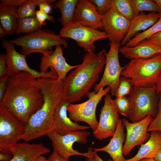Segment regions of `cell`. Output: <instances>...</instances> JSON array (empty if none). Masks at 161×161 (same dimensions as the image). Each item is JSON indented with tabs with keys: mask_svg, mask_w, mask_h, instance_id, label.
Returning <instances> with one entry per match:
<instances>
[{
	"mask_svg": "<svg viewBox=\"0 0 161 161\" xmlns=\"http://www.w3.org/2000/svg\"><path fill=\"white\" fill-rule=\"evenodd\" d=\"M135 15L143 11H151L160 13L158 6L151 0H130Z\"/></svg>",
	"mask_w": 161,
	"mask_h": 161,
	"instance_id": "obj_29",
	"label": "cell"
},
{
	"mask_svg": "<svg viewBox=\"0 0 161 161\" xmlns=\"http://www.w3.org/2000/svg\"><path fill=\"white\" fill-rule=\"evenodd\" d=\"M111 95L106 94L102 108L98 126L93 131L94 137L100 141L112 137L120 118Z\"/></svg>",
	"mask_w": 161,
	"mask_h": 161,
	"instance_id": "obj_13",
	"label": "cell"
},
{
	"mask_svg": "<svg viewBox=\"0 0 161 161\" xmlns=\"http://www.w3.org/2000/svg\"><path fill=\"white\" fill-rule=\"evenodd\" d=\"M161 72V55L147 59H131L121 75L130 78L133 86L144 88L156 85Z\"/></svg>",
	"mask_w": 161,
	"mask_h": 161,
	"instance_id": "obj_4",
	"label": "cell"
},
{
	"mask_svg": "<svg viewBox=\"0 0 161 161\" xmlns=\"http://www.w3.org/2000/svg\"><path fill=\"white\" fill-rule=\"evenodd\" d=\"M110 91L109 86L105 89L101 88L97 93L89 92L86 95L88 99L86 101L76 104L69 103L67 110L69 118L76 123H86L94 131L98 124L96 116L97 105L102 97Z\"/></svg>",
	"mask_w": 161,
	"mask_h": 161,
	"instance_id": "obj_7",
	"label": "cell"
},
{
	"mask_svg": "<svg viewBox=\"0 0 161 161\" xmlns=\"http://www.w3.org/2000/svg\"><path fill=\"white\" fill-rule=\"evenodd\" d=\"M10 40L15 45L21 47V53L26 55L35 52L43 55L49 54L53 52L49 50L52 47L61 45L65 48L68 46L66 41L59 35L41 29Z\"/></svg>",
	"mask_w": 161,
	"mask_h": 161,
	"instance_id": "obj_5",
	"label": "cell"
},
{
	"mask_svg": "<svg viewBox=\"0 0 161 161\" xmlns=\"http://www.w3.org/2000/svg\"><path fill=\"white\" fill-rule=\"evenodd\" d=\"M156 92L158 95L161 92V72L155 85Z\"/></svg>",
	"mask_w": 161,
	"mask_h": 161,
	"instance_id": "obj_43",
	"label": "cell"
},
{
	"mask_svg": "<svg viewBox=\"0 0 161 161\" xmlns=\"http://www.w3.org/2000/svg\"><path fill=\"white\" fill-rule=\"evenodd\" d=\"M73 20L84 26L103 30L102 16L90 0H78Z\"/></svg>",
	"mask_w": 161,
	"mask_h": 161,
	"instance_id": "obj_16",
	"label": "cell"
},
{
	"mask_svg": "<svg viewBox=\"0 0 161 161\" xmlns=\"http://www.w3.org/2000/svg\"><path fill=\"white\" fill-rule=\"evenodd\" d=\"M12 154L0 152V161H10L12 158Z\"/></svg>",
	"mask_w": 161,
	"mask_h": 161,
	"instance_id": "obj_42",
	"label": "cell"
},
{
	"mask_svg": "<svg viewBox=\"0 0 161 161\" xmlns=\"http://www.w3.org/2000/svg\"><path fill=\"white\" fill-rule=\"evenodd\" d=\"M102 16L103 30L110 43L120 44L129 30L130 21L120 14L112 4L111 9Z\"/></svg>",
	"mask_w": 161,
	"mask_h": 161,
	"instance_id": "obj_15",
	"label": "cell"
},
{
	"mask_svg": "<svg viewBox=\"0 0 161 161\" xmlns=\"http://www.w3.org/2000/svg\"><path fill=\"white\" fill-rule=\"evenodd\" d=\"M119 52L130 59H147L161 54V47L142 41L134 47H120Z\"/></svg>",
	"mask_w": 161,
	"mask_h": 161,
	"instance_id": "obj_23",
	"label": "cell"
},
{
	"mask_svg": "<svg viewBox=\"0 0 161 161\" xmlns=\"http://www.w3.org/2000/svg\"><path fill=\"white\" fill-rule=\"evenodd\" d=\"M23 0H1L0 3V25L7 35L16 33L17 29V10Z\"/></svg>",
	"mask_w": 161,
	"mask_h": 161,
	"instance_id": "obj_19",
	"label": "cell"
},
{
	"mask_svg": "<svg viewBox=\"0 0 161 161\" xmlns=\"http://www.w3.org/2000/svg\"><path fill=\"white\" fill-rule=\"evenodd\" d=\"M161 31V15L158 21L146 30L135 35L125 45L134 46L144 40L148 39L154 34Z\"/></svg>",
	"mask_w": 161,
	"mask_h": 161,
	"instance_id": "obj_28",
	"label": "cell"
},
{
	"mask_svg": "<svg viewBox=\"0 0 161 161\" xmlns=\"http://www.w3.org/2000/svg\"><path fill=\"white\" fill-rule=\"evenodd\" d=\"M144 42L161 47V31L152 35Z\"/></svg>",
	"mask_w": 161,
	"mask_h": 161,
	"instance_id": "obj_37",
	"label": "cell"
},
{
	"mask_svg": "<svg viewBox=\"0 0 161 161\" xmlns=\"http://www.w3.org/2000/svg\"><path fill=\"white\" fill-rule=\"evenodd\" d=\"M114 101L119 114L128 117L130 109L128 98L126 96L116 97Z\"/></svg>",
	"mask_w": 161,
	"mask_h": 161,
	"instance_id": "obj_32",
	"label": "cell"
},
{
	"mask_svg": "<svg viewBox=\"0 0 161 161\" xmlns=\"http://www.w3.org/2000/svg\"><path fill=\"white\" fill-rule=\"evenodd\" d=\"M2 45L6 51V60L9 76L23 72L30 74L36 78L41 77L58 78L56 72L52 68L46 72H39L31 68L26 62L27 55L18 52L15 49V44L10 40L3 39Z\"/></svg>",
	"mask_w": 161,
	"mask_h": 161,
	"instance_id": "obj_12",
	"label": "cell"
},
{
	"mask_svg": "<svg viewBox=\"0 0 161 161\" xmlns=\"http://www.w3.org/2000/svg\"><path fill=\"white\" fill-rule=\"evenodd\" d=\"M43 101L37 78L22 72L9 77L0 107L26 123L31 116L41 107Z\"/></svg>",
	"mask_w": 161,
	"mask_h": 161,
	"instance_id": "obj_1",
	"label": "cell"
},
{
	"mask_svg": "<svg viewBox=\"0 0 161 161\" xmlns=\"http://www.w3.org/2000/svg\"><path fill=\"white\" fill-rule=\"evenodd\" d=\"M125 127L120 119L115 131L109 143L101 148H94V151H104L108 154L112 161H126L123 153V143L125 140Z\"/></svg>",
	"mask_w": 161,
	"mask_h": 161,
	"instance_id": "obj_21",
	"label": "cell"
},
{
	"mask_svg": "<svg viewBox=\"0 0 161 161\" xmlns=\"http://www.w3.org/2000/svg\"><path fill=\"white\" fill-rule=\"evenodd\" d=\"M112 4L120 14L130 21L135 16L130 0H112Z\"/></svg>",
	"mask_w": 161,
	"mask_h": 161,
	"instance_id": "obj_30",
	"label": "cell"
},
{
	"mask_svg": "<svg viewBox=\"0 0 161 161\" xmlns=\"http://www.w3.org/2000/svg\"><path fill=\"white\" fill-rule=\"evenodd\" d=\"M95 5L99 13L103 16L111 9L112 0H90Z\"/></svg>",
	"mask_w": 161,
	"mask_h": 161,
	"instance_id": "obj_34",
	"label": "cell"
},
{
	"mask_svg": "<svg viewBox=\"0 0 161 161\" xmlns=\"http://www.w3.org/2000/svg\"><path fill=\"white\" fill-rule=\"evenodd\" d=\"M106 52L104 48L97 53L84 54L82 63L63 81L64 99L72 103L87 95L104 69Z\"/></svg>",
	"mask_w": 161,
	"mask_h": 161,
	"instance_id": "obj_3",
	"label": "cell"
},
{
	"mask_svg": "<svg viewBox=\"0 0 161 161\" xmlns=\"http://www.w3.org/2000/svg\"><path fill=\"white\" fill-rule=\"evenodd\" d=\"M45 0H24L17 10V18L35 17L36 7Z\"/></svg>",
	"mask_w": 161,
	"mask_h": 161,
	"instance_id": "obj_26",
	"label": "cell"
},
{
	"mask_svg": "<svg viewBox=\"0 0 161 161\" xmlns=\"http://www.w3.org/2000/svg\"><path fill=\"white\" fill-rule=\"evenodd\" d=\"M47 161H69V159H65L62 157L56 152L53 151L47 159Z\"/></svg>",
	"mask_w": 161,
	"mask_h": 161,
	"instance_id": "obj_40",
	"label": "cell"
},
{
	"mask_svg": "<svg viewBox=\"0 0 161 161\" xmlns=\"http://www.w3.org/2000/svg\"><path fill=\"white\" fill-rule=\"evenodd\" d=\"M120 45L115 42L110 43L109 50L105 52L106 61L103 73L99 83L95 86L93 91L94 93H97L101 88L109 86L111 95L115 96L120 76L125 68V66H121L119 62L118 53Z\"/></svg>",
	"mask_w": 161,
	"mask_h": 161,
	"instance_id": "obj_11",
	"label": "cell"
},
{
	"mask_svg": "<svg viewBox=\"0 0 161 161\" xmlns=\"http://www.w3.org/2000/svg\"><path fill=\"white\" fill-rule=\"evenodd\" d=\"M35 17L41 26L45 25V21H48L53 23L55 21L54 17L40 10L36 11Z\"/></svg>",
	"mask_w": 161,
	"mask_h": 161,
	"instance_id": "obj_35",
	"label": "cell"
},
{
	"mask_svg": "<svg viewBox=\"0 0 161 161\" xmlns=\"http://www.w3.org/2000/svg\"><path fill=\"white\" fill-rule=\"evenodd\" d=\"M159 7L160 10V13L161 15V0H153Z\"/></svg>",
	"mask_w": 161,
	"mask_h": 161,
	"instance_id": "obj_48",
	"label": "cell"
},
{
	"mask_svg": "<svg viewBox=\"0 0 161 161\" xmlns=\"http://www.w3.org/2000/svg\"><path fill=\"white\" fill-rule=\"evenodd\" d=\"M78 0H59L52 4L53 8L58 9L61 16L59 19L63 27L70 24L73 21Z\"/></svg>",
	"mask_w": 161,
	"mask_h": 161,
	"instance_id": "obj_25",
	"label": "cell"
},
{
	"mask_svg": "<svg viewBox=\"0 0 161 161\" xmlns=\"http://www.w3.org/2000/svg\"><path fill=\"white\" fill-rule=\"evenodd\" d=\"M37 80L44 101L41 107L26 123L21 140L27 142L46 135L52 130L55 110L63 98V80L48 77Z\"/></svg>",
	"mask_w": 161,
	"mask_h": 161,
	"instance_id": "obj_2",
	"label": "cell"
},
{
	"mask_svg": "<svg viewBox=\"0 0 161 161\" xmlns=\"http://www.w3.org/2000/svg\"><path fill=\"white\" fill-rule=\"evenodd\" d=\"M138 161H156L154 157H148L142 159Z\"/></svg>",
	"mask_w": 161,
	"mask_h": 161,
	"instance_id": "obj_47",
	"label": "cell"
},
{
	"mask_svg": "<svg viewBox=\"0 0 161 161\" xmlns=\"http://www.w3.org/2000/svg\"><path fill=\"white\" fill-rule=\"evenodd\" d=\"M160 13L151 12L147 14L140 13L135 15L130 21L129 30L120 44L125 45L138 32L149 29L159 20Z\"/></svg>",
	"mask_w": 161,
	"mask_h": 161,
	"instance_id": "obj_22",
	"label": "cell"
},
{
	"mask_svg": "<svg viewBox=\"0 0 161 161\" xmlns=\"http://www.w3.org/2000/svg\"><path fill=\"white\" fill-rule=\"evenodd\" d=\"M90 134L89 131L85 130L70 132L63 135L58 134L51 131L46 136L52 142L53 151L59 155L66 159L74 155H80L88 158L91 156L93 151L90 147L85 153H81L74 149V143L77 142L84 144L88 141Z\"/></svg>",
	"mask_w": 161,
	"mask_h": 161,
	"instance_id": "obj_8",
	"label": "cell"
},
{
	"mask_svg": "<svg viewBox=\"0 0 161 161\" xmlns=\"http://www.w3.org/2000/svg\"><path fill=\"white\" fill-rule=\"evenodd\" d=\"M86 161H104L97 154V152L93 151L91 156L86 158ZM108 161H112L110 160H109Z\"/></svg>",
	"mask_w": 161,
	"mask_h": 161,
	"instance_id": "obj_41",
	"label": "cell"
},
{
	"mask_svg": "<svg viewBox=\"0 0 161 161\" xmlns=\"http://www.w3.org/2000/svg\"><path fill=\"white\" fill-rule=\"evenodd\" d=\"M161 149V132H151L148 141L140 145L137 153L126 161H138L143 158L154 157L156 153Z\"/></svg>",
	"mask_w": 161,
	"mask_h": 161,
	"instance_id": "obj_24",
	"label": "cell"
},
{
	"mask_svg": "<svg viewBox=\"0 0 161 161\" xmlns=\"http://www.w3.org/2000/svg\"><path fill=\"white\" fill-rule=\"evenodd\" d=\"M42 27L35 17L18 18L16 34H28L41 29Z\"/></svg>",
	"mask_w": 161,
	"mask_h": 161,
	"instance_id": "obj_27",
	"label": "cell"
},
{
	"mask_svg": "<svg viewBox=\"0 0 161 161\" xmlns=\"http://www.w3.org/2000/svg\"><path fill=\"white\" fill-rule=\"evenodd\" d=\"M8 74L7 68L6 63L5 54L0 55V78Z\"/></svg>",
	"mask_w": 161,
	"mask_h": 161,
	"instance_id": "obj_39",
	"label": "cell"
},
{
	"mask_svg": "<svg viewBox=\"0 0 161 161\" xmlns=\"http://www.w3.org/2000/svg\"><path fill=\"white\" fill-rule=\"evenodd\" d=\"M153 119V117L150 115L135 123H130L125 118L122 119L126 131L123 148L124 156L129 154L134 147L141 145L148 141L150 135L148 132V129Z\"/></svg>",
	"mask_w": 161,
	"mask_h": 161,
	"instance_id": "obj_14",
	"label": "cell"
},
{
	"mask_svg": "<svg viewBox=\"0 0 161 161\" xmlns=\"http://www.w3.org/2000/svg\"><path fill=\"white\" fill-rule=\"evenodd\" d=\"M154 158L156 161H161V149L156 153Z\"/></svg>",
	"mask_w": 161,
	"mask_h": 161,
	"instance_id": "obj_44",
	"label": "cell"
},
{
	"mask_svg": "<svg viewBox=\"0 0 161 161\" xmlns=\"http://www.w3.org/2000/svg\"><path fill=\"white\" fill-rule=\"evenodd\" d=\"M47 159L43 156L38 157L32 161H47Z\"/></svg>",
	"mask_w": 161,
	"mask_h": 161,
	"instance_id": "obj_46",
	"label": "cell"
},
{
	"mask_svg": "<svg viewBox=\"0 0 161 161\" xmlns=\"http://www.w3.org/2000/svg\"><path fill=\"white\" fill-rule=\"evenodd\" d=\"M158 95L157 113L148 128V132L159 131L161 132V92Z\"/></svg>",
	"mask_w": 161,
	"mask_h": 161,
	"instance_id": "obj_33",
	"label": "cell"
},
{
	"mask_svg": "<svg viewBox=\"0 0 161 161\" xmlns=\"http://www.w3.org/2000/svg\"><path fill=\"white\" fill-rule=\"evenodd\" d=\"M69 103L63 98L57 107L54 114L51 131L63 135L70 132L91 128L89 126L81 125L74 122L67 116V107Z\"/></svg>",
	"mask_w": 161,
	"mask_h": 161,
	"instance_id": "obj_18",
	"label": "cell"
},
{
	"mask_svg": "<svg viewBox=\"0 0 161 161\" xmlns=\"http://www.w3.org/2000/svg\"><path fill=\"white\" fill-rule=\"evenodd\" d=\"M26 123L0 107V152L12 154V148L24 133Z\"/></svg>",
	"mask_w": 161,
	"mask_h": 161,
	"instance_id": "obj_10",
	"label": "cell"
},
{
	"mask_svg": "<svg viewBox=\"0 0 161 161\" xmlns=\"http://www.w3.org/2000/svg\"><path fill=\"white\" fill-rule=\"evenodd\" d=\"M160 54L161 55V54Z\"/></svg>",
	"mask_w": 161,
	"mask_h": 161,
	"instance_id": "obj_49",
	"label": "cell"
},
{
	"mask_svg": "<svg viewBox=\"0 0 161 161\" xmlns=\"http://www.w3.org/2000/svg\"><path fill=\"white\" fill-rule=\"evenodd\" d=\"M78 65H69L63 55L62 46L58 45L55 46V50L51 54L43 55L40 69V72H46L49 68H52L56 72L58 78L63 81L68 73Z\"/></svg>",
	"mask_w": 161,
	"mask_h": 161,
	"instance_id": "obj_17",
	"label": "cell"
},
{
	"mask_svg": "<svg viewBox=\"0 0 161 161\" xmlns=\"http://www.w3.org/2000/svg\"><path fill=\"white\" fill-rule=\"evenodd\" d=\"M50 151L49 149L42 143H18L11 149L13 157L10 161H32Z\"/></svg>",
	"mask_w": 161,
	"mask_h": 161,
	"instance_id": "obj_20",
	"label": "cell"
},
{
	"mask_svg": "<svg viewBox=\"0 0 161 161\" xmlns=\"http://www.w3.org/2000/svg\"><path fill=\"white\" fill-rule=\"evenodd\" d=\"M61 38L74 40L86 52L95 53V42L108 38L104 31L83 25L73 20L69 25L62 27L59 34Z\"/></svg>",
	"mask_w": 161,
	"mask_h": 161,
	"instance_id": "obj_9",
	"label": "cell"
},
{
	"mask_svg": "<svg viewBox=\"0 0 161 161\" xmlns=\"http://www.w3.org/2000/svg\"><path fill=\"white\" fill-rule=\"evenodd\" d=\"M56 1L55 0H45L38 4L39 10L48 14L51 13L53 8L52 4Z\"/></svg>",
	"mask_w": 161,
	"mask_h": 161,
	"instance_id": "obj_36",
	"label": "cell"
},
{
	"mask_svg": "<svg viewBox=\"0 0 161 161\" xmlns=\"http://www.w3.org/2000/svg\"><path fill=\"white\" fill-rule=\"evenodd\" d=\"M9 77L7 75L0 78V102L2 101L4 96Z\"/></svg>",
	"mask_w": 161,
	"mask_h": 161,
	"instance_id": "obj_38",
	"label": "cell"
},
{
	"mask_svg": "<svg viewBox=\"0 0 161 161\" xmlns=\"http://www.w3.org/2000/svg\"><path fill=\"white\" fill-rule=\"evenodd\" d=\"M157 95L155 86L150 88L133 86L128 97L130 103L128 117L129 120L135 123L148 115L155 117L157 111Z\"/></svg>",
	"mask_w": 161,
	"mask_h": 161,
	"instance_id": "obj_6",
	"label": "cell"
},
{
	"mask_svg": "<svg viewBox=\"0 0 161 161\" xmlns=\"http://www.w3.org/2000/svg\"><path fill=\"white\" fill-rule=\"evenodd\" d=\"M6 35H7V33L3 28V27L1 26V25H0V38H2L3 37H4Z\"/></svg>",
	"mask_w": 161,
	"mask_h": 161,
	"instance_id": "obj_45",
	"label": "cell"
},
{
	"mask_svg": "<svg viewBox=\"0 0 161 161\" xmlns=\"http://www.w3.org/2000/svg\"><path fill=\"white\" fill-rule=\"evenodd\" d=\"M133 87L131 80L122 76L120 78L115 96L116 97H121L129 94Z\"/></svg>",
	"mask_w": 161,
	"mask_h": 161,
	"instance_id": "obj_31",
	"label": "cell"
}]
</instances>
